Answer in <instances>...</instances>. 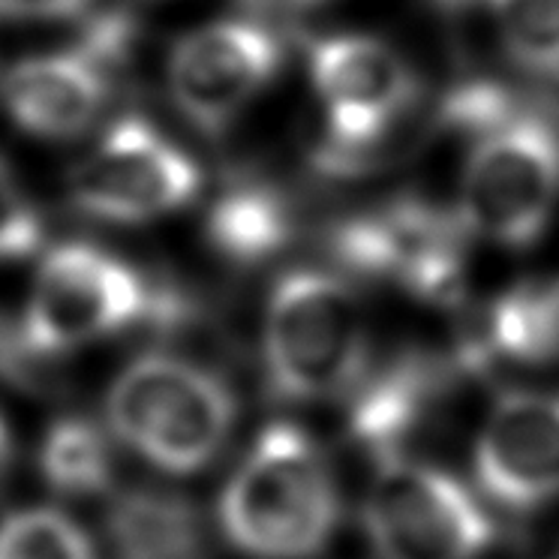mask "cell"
Segmentation results:
<instances>
[{
    "label": "cell",
    "mask_w": 559,
    "mask_h": 559,
    "mask_svg": "<svg viewBox=\"0 0 559 559\" xmlns=\"http://www.w3.org/2000/svg\"><path fill=\"white\" fill-rule=\"evenodd\" d=\"M106 413L123 445L166 473L187 475L217 457L235 421V401L205 367L145 355L115 379Z\"/></svg>",
    "instance_id": "cell-3"
},
{
    "label": "cell",
    "mask_w": 559,
    "mask_h": 559,
    "mask_svg": "<svg viewBox=\"0 0 559 559\" xmlns=\"http://www.w3.org/2000/svg\"><path fill=\"white\" fill-rule=\"evenodd\" d=\"M277 37L250 19H223L199 27L169 58V94L183 118L219 133L280 67Z\"/></svg>",
    "instance_id": "cell-9"
},
{
    "label": "cell",
    "mask_w": 559,
    "mask_h": 559,
    "mask_svg": "<svg viewBox=\"0 0 559 559\" xmlns=\"http://www.w3.org/2000/svg\"><path fill=\"white\" fill-rule=\"evenodd\" d=\"M490 343L521 361L559 358V283L521 289L502 298L490 313Z\"/></svg>",
    "instance_id": "cell-14"
},
{
    "label": "cell",
    "mask_w": 559,
    "mask_h": 559,
    "mask_svg": "<svg viewBox=\"0 0 559 559\" xmlns=\"http://www.w3.org/2000/svg\"><path fill=\"white\" fill-rule=\"evenodd\" d=\"M43 243V217L13 166L0 159V262L25 259Z\"/></svg>",
    "instance_id": "cell-17"
},
{
    "label": "cell",
    "mask_w": 559,
    "mask_h": 559,
    "mask_svg": "<svg viewBox=\"0 0 559 559\" xmlns=\"http://www.w3.org/2000/svg\"><path fill=\"white\" fill-rule=\"evenodd\" d=\"M310 79L325 109L319 169L361 175L391 163L403 121L418 103V82L397 51L370 37H331L313 46Z\"/></svg>",
    "instance_id": "cell-2"
},
{
    "label": "cell",
    "mask_w": 559,
    "mask_h": 559,
    "mask_svg": "<svg viewBox=\"0 0 559 559\" xmlns=\"http://www.w3.org/2000/svg\"><path fill=\"white\" fill-rule=\"evenodd\" d=\"M475 473L511 509L559 497V394H506L478 433Z\"/></svg>",
    "instance_id": "cell-10"
},
{
    "label": "cell",
    "mask_w": 559,
    "mask_h": 559,
    "mask_svg": "<svg viewBox=\"0 0 559 559\" xmlns=\"http://www.w3.org/2000/svg\"><path fill=\"white\" fill-rule=\"evenodd\" d=\"M365 521L382 559H475L493 535L466 487L413 461L379 466Z\"/></svg>",
    "instance_id": "cell-7"
},
{
    "label": "cell",
    "mask_w": 559,
    "mask_h": 559,
    "mask_svg": "<svg viewBox=\"0 0 559 559\" xmlns=\"http://www.w3.org/2000/svg\"><path fill=\"white\" fill-rule=\"evenodd\" d=\"M39 473L63 497H97L115 473L109 439L87 418H58L39 442Z\"/></svg>",
    "instance_id": "cell-13"
},
{
    "label": "cell",
    "mask_w": 559,
    "mask_h": 559,
    "mask_svg": "<svg viewBox=\"0 0 559 559\" xmlns=\"http://www.w3.org/2000/svg\"><path fill=\"white\" fill-rule=\"evenodd\" d=\"M262 346L267 379L283 397H331L365 365V313L334 274L293 271L267 298Z\"/></svg>",
    "instance_id": "cell-5"
},
{
    "label": "cell",
    "mask_w": 559,
    "mask_h": 559,
    "mask_svg": "<svg viewBox=\"0 0 559 559\" xmlns=\"http://www.w3.org/2000/svg\"><path fill=\"white\" fill-rule=\"evenodd\" d=\"M91 0H0L3 22H51L70 19L85 10Z\"/></svg>",
    "instance_id": "cell-18"
},
{
    "label": "cell",
    "mask_w": 559,
    "mask_h": 559,
    "mask_svg": "<svg viewBox=\"0 0 559 559\" xmlns=\"http://www.w3.org/2000/svg\"><path fill=\"white\" fill-rule=\"evenodd\" d=\"M166 310L123 259L94 243H61L39 267L15 337L31 361L58 358Z\"/></svg>",
    "instance_id": "cell-4"
},
{
    "label": "cell",
    "mask_w": 559,
    "mask_h": 559,
    "mask_svg": "<svg viewBox=\"0 0 559 559\" xmlns=\"http://www.w3.org/2000/svg\"><path fill=\"white\" fill-rule=\"evenodd\" d=\"M559 199V135L545 118L506 115L466 159L457 219L481 238L535 241Z\"/></svg>",
    "instance_id": "cell-6"
},
{
    "label": "cell",
    "mask_w": 559,
    "mask_h": 559,
    "mask_svg": "<svg viewBox=\"0 0 559 559\" xmlns=\"http://www.w3.org/2000/svg\"><path fill=\"white\" fill-rule=\"evenodd\" d=\"M0 559H97V550L70 514L25 509L0 523Z\"/></svg>",
    "instance_id": "cell-16"
},
{
    "label": "cell",
    "mask_w": 559,
    "mask_h": 559,
    "mask_svg": "<svg viewBox=\"0 0 559 559\" xmlns=\"http://www.w3.org/2000/svg\"><path fill=\"white\" fill-rule=\"evenodd\" d=\"M115 63L85 39L67 51L19 61L7 73L3 106L25 133L37 139H73L97 121L109 103Z\"/></svg>",
    "instance_id": "cell-11"
},
{
    "label": "cell",
    "mask_w": 559,
    "mask_h": 559,
    "mask_svg": "<svg viewBox=\"0 0 559 559\" xmlns=\"http://www.w3.org/2000/svg\"><path fill=\"white\" fill-rule=\"evenodd\" d=\"M199 169L181 147L142 118L111 123L70 171V202L109 223H145L199 193Z\"/></svg>",
    "instance_id": "cell-8"
},
{
    "label": "cell",
    "mask_w": 559,
    "mask_h": 559,
    "mask_svg": "<svg viewBox=\"0 0 559 559\" xmlns=\"http://www.w3.org/2000/svg\"><path fill=\"white\" fill-rule=\"evenodd\" d=\"M235 545L259 559H307L337 523V493L313 442L289 425L267 427L219 499Z\"/></svg>",
    "instance_id": "cell-1"
},
{
    "label": "cell",
    "mask_w": 559,
    "mask_h": 559,
    "mask_svg": "<svg viewBox=\"0 0 559 559\" xmlns=\"http://www.w3.org/2000/svg\"><path fill=\"white\" fill-rule=\"evenodd\" d=\"M499 37L526 73L559 79V0H487Z\"/></svg>",
    "instance_id": "cell-15"
},
{
    "label": "cell",
    "mask_w": 559,
    "mask_h": 559,
    "mask_svg": "<svg viewBox=\"0 0 559 559\" xmlns=\"http://www.w3.org/2000/svg\"><path fill=\"white\" fill-rule=\"evenodd\" d=\"M10 463H13V433H10L7 418L0 415V478L7 475Z\"/></svg>",
    "instance_id": "cell-19"
},
{
    "label": "cell",
    "mask_w": 559,
    "mask_h": 559,
    "mask_svg": "<svg viewBox=\"0 0 559 559\" xmlns=\"http://www.w3.org/2000/svg\"><path fill=\"white\" fill-rule=\"evenodd\" d=\"M207 238L229 262H262L289 238V214L262 187H235L207 214Z\"/></svg>",
    "instance_id": "cell-12"
}]
</instances>
